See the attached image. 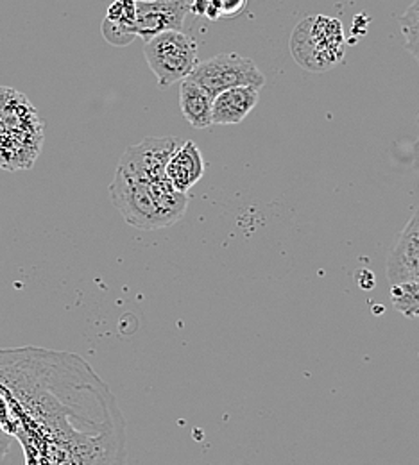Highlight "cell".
I'll list each match as a JSON object with an SVG mask.
<instances>
[{
  "label": "cell",
  "instance_id": "cell-1",
  "mask_svg": "<svg viewBox=\"0 0 419 465\" xmlns=\"http://www.w3.org/2000/svg\"><path fill=\"white\" fill-rule=\"evenodd\" d=\"M5 433L25 465H127L125 422L108 383L79 354L0 349Z\"/></svg>",
  "mask_w": 419,
  "mask_h": 465
},
{
  "label": "cell",
  "instance_id": "cell-15",
  "mask_svg": "<svg viewBox=\"0 0 419 465\" xmlns=\"http://www.w3.org/2000/svg\"><path fill=\"white\" fill-rule=\"evenodd\" d=\"M103 35L105 38L112 44V45H117V47H124V45H129L135 38H136V33L133 29H127L124 25L119 24H114L110 20H105L103 22Z\"/></svg>",
  "mask_w": 419,
  "mask_h": 465
},
{
  "label": "cell",
  "instance_id": "cell-18",
  "mask_svg": "<svg viewBox=\"0 0 419 465\" xmlns=\"http://www.w3.org/2000/svg\"><path fill=\"white\" fill-rule=\"evenodd\" d=\"M13 437L11 435H7L5 431H2L0 430V460L7 455V451L11 450V444H13Z\"/></svg>",
  "mask_w": 419,
  "mask_h": 465
},
{
  "label": "cell",
  "instance_id": "cell-4",
  "mask_svg": "<svg viewBox=\"0 0 419 465\" xmlns=\"http://www.w3.org/2000/svg\"><path fill=\"white\" fill-rule=\"evenodd\" d=\"M289 49L303 70L323 74L335 68L346 54L343 24L326 15L306 16L294 27Z\"/></svg>",
  "mask_w": 419,
  "mask_h": 465
},
{
  "label": "cell",
  "instance_id": "cell-3",
  "mask_svg": "<svg viewBox=\"0 0 419 465\" xmlns=\"http://www.w3.org/2000/svg\"><path fill=\"white\" fill-rule=\"evenodd\" d=\"M44 120L18 90L0 86V169H33L44 147Z\"/></svg>",
  "mask_w": 419,
  "mask_h": 465
},
{
  "label": "cell",
  "instance_id": "cell-12",
  "mask_svg": "<svg viewBox=\"0 0 419 465\" xmlns=\"http://www.w3.org/2000/svg\"><path fill=\"white\" fill-rule=\"evenodd\" d=\"M391 287L393 308L405 317H419V283L418 282H402Z\"/></svg>",
  "mask_w": 419,
  "mask_h": 465
},
{
  "label": "cell",
  "instance_id": "cell-6",
  "mask_svg": "<svg viewBox=\"0 0 419 465\" xmlns=\"http://www.w3.org/2000/svg\"><path fill=\"white\" fill-rule=\"evenodd\" d=\"M188 79L201 84L214 97L237 86H251L260 90L265 84V77L254 61L244 58L237 53H224L197 63Z\"/></svg>",
  "mask_w": 419,
  "mask_h": 465
},
{
  "label": "cell",
  "instance_id": "cell-10",
  "mask_svg": "<svg viewBox=\"0 0 419 465\" xmlns=\"http://www.w3.org/2000/svg\"><path fill=\"white\" fill-rule=\"evenodd\" d=\"M260 99V90L251 86H237L221 92L214 97L212 122L219 125H235L253 112Z\"/></svg>",
  "mask_w": 419,
  "mask_h": 465
},
{
  "label": "cell",
  "instance_id": "cell-11",
  "mask_svg": "<svg viewBox=\"0 0 419 465\" xmlns=\"http://www.w3.org/2000/svg\"><path fill=\"white\" fill-rule=\"evenodd\" d=\"M214 95L192 79H183L180 88L181 114L195 129H208L212 122Z\"/></svg>",
  "mask_w": 419,
  "mask_h": 465
},
{
  "label": "cell",
  "instance_id": "cell-2",
  "mask_svg": "<svg viewBox=\"0 0 419 465\" xmlns=\"http://www.w3.org/2000/svg\"><path fill=\"white\" fill-rule=\"evenodd\" d=\"M110 197L122 219L142 232L176 224L188 206V195L176 192L169 177L155 179L119 169L110 184Z\"/></svg>",
  "mask_w": 419,
  "mask_h": 465
},
{
  "label": "cell",
  "instance_id": "cell-13",
  "mask_svg": "<svg viewBox=\"0 0 419 465\" xmlns=\"http://www.w3.org/2000/svg\"><path fill=\"white\" fill-rule=\"evenodd\" d=\"M407 51L419 61V0H414L400 18Z\"/></svg>",
  "mask_w": 419,
  "mask_h": 465
},
{
  "label": "cell",
  "instance_id": "cell-7",
  "mask_svg": "<svg viewBox=\"0 0 419 465\" xmlns=\"http://www.w3.org/2000/svg\"><path fill=\"white\" fill-rule=\"evenodd\" d=\"M188 13L186 0H140L136 2V36L149 42L162 33L183 31Z\"/></svg>",
  "mask_w": 419,
  "mask_h": 465
},
{
  "label": "cell",
  "instance_id": "cell-9",
  "mask_svg": "<svg viewBox=\"0 0 419 465\" xmlns=\"http://www.w3.org/2000/svg\"><path fill=\"white\" fill-rule=\"evenodd\" d=\"M165 173L175 190L183 195H188V192L205 175V162L199 147L192 140L183 142L180 149L171 156Z\"/></svg>",
  "mask_w": 419,
  "mask_h": 465
},
{
  "label": "cell",
  "instance_id": "cell-19",
  "mask_svg": "<svg viewBox=\"0 0 419 465\" xmlns=\"http://www.w3.org/2000/svg\"><path fill=\"white\" fill-rule=\"evenodd\" d=\"M414 171H416V173H418L419 175V138L418 142H416V145H414Z\"/></svg>",
  "mask_w": 419,
  "mask_h": 465
},
{
  "label": "cell",
  "instance_id": "cell-14",
  "mask_svg": "<svg viewBox=\"0 0 419 465\" xmlns=\"http://www.w3.org/2000/svg\"><path fill=\"white\" fill-rule=\"evenodd\" d=\"M106 20L124 25L127 29H133L136 33V2L133 0H115L110 7H108V15Z\"/></svg>",
  "mask_w": 419,
  "mask_h": 465
},
{
  "label": "cell",
  "instance_id": "cell-8",
  "mask_svg": "<svg viewBox=\"0 0 419 465\" xmlns=\"http://www.w3.org/2000/svg\"><path fill=\"white\" fill-rule=\"evenodd\" d=\"M387 280L389 285L402 282L419 283V208L389 252Z\"/></svg>",
  "mask_w": 419,
  "mask_h": 465
},
{
  "label": "cell",
  "instance_id": "cell-16",
  "mask_svg": "<svg viewBox=\"0 0 419 465\" xmlns=\"http://www.w3.org/2000/svg\"><path fill=\"white\" fill-rule=\"evenodd\" d=\"M221 18H237L247 7V0H212Z\"/></svg>",
  "mask_w": 419,
  "mask_h": 465
},
{
  "label": "cell",
  "instance_id": "cell-20",
  "mask_svg": "<svg viewBox=\"0 0 419 465\" xmlns=\"http://www.w3.org/2000/svg\"><path fill=\"white\" fill-rule=\"evenodd\" d=\"M133 2H140V0H133ZM186 2H192V0H186Z\"/></svg>",
  "mask_w": 419,
  "mask_h": 465
},
{
  "label": "cell",
  "instance_id": "cell-5",
  "mask_svg": "<svg viewBox=\"0 0 419 465\" xmlns=\"http://www.w3.org/2000/svg\"><path fill=\"white\" fill-rule=\"evenodd\" d=\"M197 42L183 31L162 33L145 42L144 56L158 79L160 88L186 79L197 66Z\"/></svg>",
  "mask_w": 419,
  "mask_h": 465
},
{
  "label": "cell",
  "instance_id": "cell-17",
  "mask_svg": "<svg viewBox=\"0 0 419 465\" xmlns=\"http://www.w3.org/2000/svg\"><path fill=\"white\" fill-rule=\"evenodd\" d=\"M9 419H11V410H9L5 398L0 394V430L2 431H5V428L9 424Z\"/></svg>",
  "mask_w": 419,
  "mask_h": 465
}]
</instances>
